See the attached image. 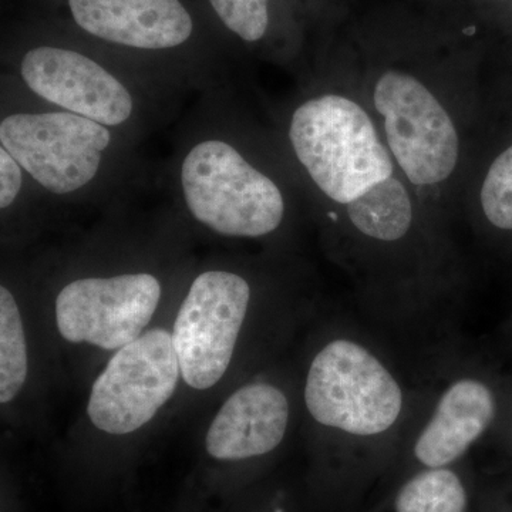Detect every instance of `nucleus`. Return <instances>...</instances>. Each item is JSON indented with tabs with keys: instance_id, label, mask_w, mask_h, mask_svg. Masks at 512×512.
<instances>
[{
	"instance_id": "f257e3e1",
	"label": "nucleus",
	"mask_w": 512,
	"mask_h": 512,
	"mask_svg": "<svg viewBox=\"0 0 512 512\" xmlns=\"http://www.w3.org/2000/svg\"><path fill=\"white\" fill-rule=\"evenodd\" d=\"M394 160L440 222L476 165L477 76L466 46L413 26L359 30L345 56Z\"/></svg>"
},
{
	"instance_id": "f03ea898",
	"label": "nucleus",
	"mask_w": 512,
	"mask_h": 512,
	"mask_svg": "<svg viewBox=\"0 0 512 512\" xmlns=\"http://www.w3.org/2000/svg\"><path fill=\"white\" fill-rule=\"evenodd\" d=\"M288 143L333 224L360 248H406L437 222L404 177L348 63L296 104Z\"/></svg>"
},
{
	"instance_id": "7ed1b4c3",
	"label": "nucleus",
	"mask_w": 512,
	"mask_h": 512,
	"mask_svg": "<svg viewBox=\"0 0 512 512\" xmlns=\"http://www.w3.org/2000/svg\"><path fill=\"white\" fill-rule=\"evenodd\" d=\"M180 178L192 217L225 237H268L285 220L281 185L227 141L210 138L195 144Z\"/></svg>"
},
{
	"instance_id": "20e7f679",
	"label": "nucleus",
	"mask_w": 512,
	"mask_h": 512,
	"mask_svg": "<svg viewBox=\"0 0 512 512\" xmlns=\"http://www.w3.org/2000/svg\"><path fill=\"white\" fill-rule=\"evenodd\" d=\"M305 403L313 420L352 437L387 433L403 413L404 393L369 349L348 339L328 343L309 367Z\"/></svg>"
},
{
	"instance_id": "39448f33",
	"label": "nucleus",
	"mask_w": 512,
	"mask_h": 512,
	"mask_svg": "<svg viewBox=\"0 0 512 512\" xmlns=\"http://www.w3.org/2000/svg\"><path fill=\"white\" fill-rule=\"evenodd\" d=\"M0 144L45 190L72 194L99 173L109 127L79 114L16 113L0 123Z\"/></svg>"
},
{
	"instance_id": "423d86ee",
	"label": "nucleus",
	"mask_w": 512,
	"mask_h": 512,
	"mask_svg": "<svg viewBox=\"0 0 512 512\" xmlns=\"http://www.w3.org/2000/svg\"><path fill=\"white\" fill-rule=\"evenodd\" d=\"M180 376L173 333L148 330L111 357L93 384L87 414L104 433H133L171 399Z\"/></svg>"
},
{
	"instance_id": "0eeeda50",
	"label": "nucleus",
	"mask_w": 512,
	"mask_h": 512,
	"mask_svg": "<svg viewBox=\"0 0 512 512\" xmlns=\"http://www.w3.org/2000/svg\"><path fill=\"white\" fill-rule=\"evenodd\" d=\"M249 301L251 286L234 272L208 271L192 282L173 332L181 377L192 389H210L227 373Z\"/></svg>"
},
{
	"instance_id": "6e6552de",
	"label": "nucleus",
	"mask_w": 512,
	"mask_h": 512,
	"mask_svg": "<svg viewBox=\"0 0 512 512\" xmlns=\"http://www.w3.org/2000/svg\"><path fill=\"white\" fill-rule=\"evenodd\" d=\"M160 299L150 274L77 279L57 296V328L69 342L119 350L143 335Z\"/></svg>"
},
{
	"instance_id": "1a4fd4ad",
	"label": "nucleus",
	"mask_w": 512,
	"mask_h": 512,
	"mask_svg": "<svg viewBox=\"0 0 512 512\" xmlns=\"http://www.w3.org/2000/svg\"><path fill=\"white\" fill-rule=\"evenodd\" d=\"M20 76L37 96L106 127L126 123L134 100L117 77L90 57L62 47L29 50Z\"/></svg>"
},
{
	"instance_id": "9d476101",
	"label": "nucleus",
	"mask_w": 512,
	"mask_h": 512,
	"mask_svg": "<svg viewBox=\"0 0 512 512\" xmlns=\"http://www.w3.org/2000/svg\"><path fill=\"white\" fill-rule=\"evenodd\" d=\"M69 6L84 32L133 49H173L194 29L180 0H69Z\"/></svg>"
},
{
	"instance_id": "9b49d317",
	"label": "nucleus",
	"mask_w": 512,
	"mask_h": 512,
	"mask_svg": "<svg viewBox=\"0 0 512 512\" xmlns=\"http://www.w3.org/2000/svg\"><path fill=\"white\" fill-rule=\"evenodd\" d=\"M289 402L269 383L241 387L224 403L208 429V454L215 460L242 461L272 453L284 440Z\"/></svg>"
},
{
	"instance_id": "f8f14e48",
	"label": "nucleus",
	"mask_w": 512,
	"mask_h": 512,
	"mask_svg": "<svg viewBox=\"0 0 512 512\" xmlns=\"http://www.w3.org/2000/svg\"><path fill=\"white\" fill-rule=\"evenodd\" d=\"M495 400L490 387L463 377L441 394L433 416L413 447L420 468L453 467L490 427Z\"/></svg>"
},
{
	"instance_id": "ddd939ff",
	"label": "nucleus",
	"mask_w": 512,
	"mask_h": 512,
	"mask_svg": "<svg viewBox=\"0 0 512 512\" xmlns=\"http://www.w3.org/2000/svg\"><path fill=\"white\" fill-rule=\"evenodd\" d=\"M466 480L454 467L419 468L397 488L389 512H468Z\"/></svg>"
},
{
	"instance_id": "4468645a",
	"label": "nucleus",
	"mask_w": 512,
	"mask_h": 512,
	"mask_svg": "<svg viewBox=\"0 0 512 512\" xmlns=\"http://www.w3.org/2000/svg\"><path fill=\"white\" fill-rule=\"evenodd\" d=\"M471 202L485 224L512 232V140L470 175L463 204Z\"/></svg>"
},
{
	"instance_id": "2eb2a0df",
	"label": "nucleus",
	"mask_w": 512,
	"mask_h": 512,
	"mask_svg": "<svg viewBox=\"0 0 512 512\" xmlns=\"http://www.w3.org/2000/svg\"><path fill=\"white\" fill-rule=\"evenodd\" d=\"M28 379V346L19 306L6 286L0 288V402H12Z\"/></svg>"
},
{
	"instance_id": "dca6fc26",
	"label": "nucleus",
	"mask_w": 512,
	"mask_h": 512,
	"mask_svg": "<svg viewBox=\"0 0 512 512\" xmlns=\"http://www.w3.org/2000/svg\"><path fill=\"white\" fill-rule=\"evenodd\" d=\"M212 9L234 35L258 43L271 25V0H210Z\"/></svg>"
},
{
	"instance_id": "f3484780",
	"label": "nucleus",
	"mask_w": 512,
	"mask_h": 512,
	"mask_svg": "<svg viewBox=\"0 0 512 512\" xmlns=\"http://www.w3.org/2000/svg\"><path fill=\"white\" fill-rule=\"evenodd\" d=\"M23 168L5 148L0 147V207L6 210L18 198L22 188Z\"/></svg>"
}]
</instances>
